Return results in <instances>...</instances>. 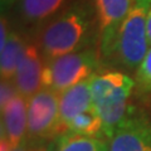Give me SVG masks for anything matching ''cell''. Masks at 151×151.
<instances>
[{"instance_id":"15","label":"cell","mask_w":151,"mask_h":151,"mask_svg":"<svg viewBox=\"0 0 151 151\" xmlns=\"http://www.w3.org/2000/svg\"><path fill=\"white\" fill-rule=\"evenodd\" d=\"M135 79L136 87L141 93L151 92V47L136 69Z\"/></svg>"},{"instance_id":"21","label":"cell","mask_w":151,"mask_h":151,"mask_svg":"<svg viewBox=\"0 0 151 151\" xmlns=\"http://www.w3.org/2000/svg\"><path fill=\"white\" fill-rule=\"evenodd\" d=\"M15 1H17V0H0V3H1V10L4 12L9 6H12Z\"/></svg>"},{"instance_id":"2","label":"cell","mask_w":151,"mask_h":151,"mask_svg":"<svg viewBox=\"0 0 151 151\" xmlns=\"http://www.w3.org/2000/svg\"><path fill=\"white\" fill-rule=\"evenodd\" d=\"M89 82L93 108L101 117L105 136L108 139L127 119L129 102L136 83L129 74L120 70L94 73Z\"/></svg>"},{"instance_id":"17","label":"cell","mask_w":151,"mask_h":151,"mask_svg":"<svg viewBox=\"0 0 151 151\" xmlns=\"http://www.w3.org/2000/svg\"><path fill=\"white\" fill-rule=\"evenodd\" d=\"M10 33L12 30H10L8 18L4 14H1V20H0V49L6 44L9 37H10Z\"/></svg>"},{"instance_id":"8","label":"cell","mask_w":151,"mask_h":151,"mask_svg":"<svg viewBox=\"0 0 151 151\" xmlns=\"http://www.w3.org/2000/svg\"><path fill=\"white\" fill-rule=\"evenodd\" d=\"M44 58L42 55L39 47L32 43L27 44L23 58L18 65L13 81L20 96L29 101L42 88Z\"/></svg>"},{"instance_id":"10","label":"cell","mask_w":151,"mask_h":151,"mask_svg":"<svg viewBox=\"0 0 151 151\" xmlns=\"http://www.w3.org/2000/svg\"><path fill=\"white\" fill-rule=\"evenodd\" d=\"M28 134V100L18 94L1 111V137L17 147Z\"/></svg>"},{"instance_id":"20","label":"cell","mask_w":151,"mask_h":151,"mask_svg":"<svg viewBox=\"0 0 151 151\" xmlns=\"http://www.w3.org/2000/svg\"><path fill=\"white\" fill-rule=\"evenodd\" d=\"M12 151H30L29 147H28V144H27V140H24L20 145H18L17 147H14Z\"/></svg>"},{"instance_id":"19","label":"cell","mask_w":151,"mask_h":151,"mask_svg":"<svg viewBox=\"0 0 151 151\" xmlns=\"http://www.w3.org/2000/svg\"><path fill=\"white\" fill-rule=\"evenodd\" d=\"M147 37H149L150 47H151V5L149 8V13H147Z\"/></svg>"},{"instance_id":"14","label":"cell","mask_w":151,"mask_h":151,"mask_svg":"<svg viewBox=\"0 0 151 151\" xmlns=\"http://www.w3.org/2000/svg\"><path fill=\"white\" fill-rule=\"evenodd\" d=\"M67 132L84 135V136H92V137H100V135L102 134L105 135L103 122L94 108L76 116L67 125L65 134Z\"/></svg>"},{"instance_id":"4","label":"cell","mask_w":151,"mask_h":151,"mask_svg":"<svg viewBox=\"0 0 151 151\" xmlns=\"http://www.w3.org/2000/svg\"><path fill=\"white\" fill-rule=\"evenodd\" d=\"M98 64L93 49H84L69 53L52 60H47L43 68L42 87L57 93L87 81L96 73Z\"/></svg>"},{"instance_id":"3","label":"cell","mask_w":151,"mask_h":151,"mask_svg":"<svg viewBox=\"0 0 151 151\" xmlns=\"http://www.w3.org/2000/svg\"><path fill=\"white\" fill-rule=\"evenodd\" d=\"M150 5L151 0H135L119 33L113 55L116 54L119 62L129 69H137L150 49L147 37Z\"/></svg>"},{"instance_id":"7","label":"cell","mask_w":151,"mask_h":151,"mask_svg":"<svg viewBox=\"0 0 151 151\" xmlns=\"http://www.w3.org/2000/svg\"><path fill=\"white\" fill-rule=\"evenodd\" d=\"M106 144L107 151H151V124L142 117H127Z\"/></svg>"},{"instance_id":"9","label":"cell","mask_w":151,"mask_h":151,"mask_svg":"<svg viewBox=\"0 0 151 151\" xmlns=\"http://www.w3.org/2000/svg\"><path fill=\"white\" fill-rule=\"evenodd\" d=\"M93 108L89 79L65 89L59 94V130L58 135L65 134L67 125L76 116Z\"/></svg>"},{"instance_id":"18","label":"cell","mask_w":151,"mask_h":151,"mask_svg":"<svg viewBox=\"0 0 151 151\" xmlns=\"http://www.w3.org/2000/svg\"><path fill=\"white\" fill-rule=\"evenodd\" d=\"M30 151H54V146H52L49 144H39L34 146Z\"/></svg>"},{"instance_id":"12","label":"cell","mask_w":151,"mask_h":151,"mask_svg":"<svg viewBox=\"0 0 151 151\" xmlns=\"http://www.w3.org/2000/svg\"><path fill=\"white\" fill-rule=\"evenodd\" d=\"M25 40L18 32L12 30L6 44L0 49V74L1 79H13L27 48Z\"/></svg>"},{"instance_id":"16","label":"cell","mask_w":151,"mask_h":151,"mask_svg":"<svg viewBox=\"0 0 151 151\" xmlns=\"http://www.w3.org/2000/svg\"><path fill=\"white\" fill-rule=\"evenodd\" d=\"M19 94L13 79H1L0 83V110L4 111L6 106Z\"/></svg>"},{"instance_id":"11","label":"cell","mask_w":151,"mask_h":151,"mask_svg":"<svg viewBox=\"0 0 151 151\" xmlns=\"http://www.w3.org/2000/svg\"><path fill=\"white\" fill-rule=\"evenodd\" d=\"M77 0H20L19 12L25 23L38 24L50 20Z\"/></svg>"},{"instance_id":"1","label":"cell","mask_w":151,"mask_h":151,"mask_svg":"<svg viewBox=\"0 0 151 151\" xmlns=\"http://www.w3.org/2000/svg\"><path fill=\"white\" fill-rule=\"evenodd\" d=\"M94 17L87 1L77 0L45 22L38 45L44 62L84 50L93 34Z\"/></svg>"},{"instance_id":"13","label":"cell","mask_w":151,"mask_h":151,"mask_svg":"<svg viewBox=\"0 0 151 151\" xmlns=\"http://www.w3.org/2000/svg\"><path fill=\"white\" fill-rule=\"evenodd\" d=\"M54 151H107V144L100 137L67 132L58 137Z\"/></svg>"},{"instance_id":"6","label":"cell","mask_w":151,"mask_h":151,"mask_svg":"<svg viewBox=\"0 0 151 151\" xmlns=\"http://www.w3.org/2000/svg\"><path fill=\"white\" fill-rule=\"evenodd\" d=\"M134 1L135 0H94L100 32V52L103 58H111L115 53L120 29Z\"/></svg>"},{"instance_id":"5","label":"cell","mask_w":151,"mask_h":151,"mask_svg":"<svg viewBox=\"0 0 151 151\" xmlns=\"http://www.w3.org/2000/svg\"><path fill=\"white\" fill-rule=\"evenodd\" d=\"M59 130V93L42 88L28 101V135L49 139Z\"/></svg>"}]
</instances>
